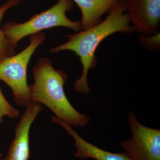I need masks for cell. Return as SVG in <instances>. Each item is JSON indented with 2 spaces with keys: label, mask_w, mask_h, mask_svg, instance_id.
<instances>
[{
  "label": "cell",
  "mask_w": 160,
  "mask_h": 160,
  "mask_svg": "<svg viewBox=\"0 0 160 160\" xmlns=\"http://www.w3.org/2000/svg\"><path fill=\"white\" fill-rule=\"evenodd\" d=\"M0 160H6V156L2 157V154L0 153Z\"/></svg>",
  "instance_id": "4fadbf2b"
},
{
  "label": "cell",
  "mask_w": 160,
  "mask_h": 160,
  "mask_svg": "<svg viewBox=\"0 0 160 160\" xmlns=\"http://www.w3.org/2000/svg\"><path fill=\"white\" fill-rule=\"evenodd\" d=\"M51 121L52 122L62 126L68 134L74 140V145L76 148V152L74 153L76 158L82 159L92 158L96 160H132L125 152L112 153L100 149L87 142L72 129L71 125L56 117L52 116Z\"/></svg>",
  "instance_id": "ba28073f"
},
{
  "label": "cell",
  "mask_w": 160,
  "mask_h": 160,
  "mask_svg": "<svg viewBox=\"0 0 160 160\" xmlns=\"http://www.w3.org/2000/svg\"><path fill=\"white\" fill-rule=\"evenodd\" d=\"M4 58L2 57H1V56H0V62H1V61H2Z\"/></svg>",
  "instance_id": "5bb4252c"
},
{
  "label": "cell",
  "mask_w": 160,
  "mask_h": 160,
  "mask_svg": "<svg viewBox=\"0 0 160 160\" xmlns=\"http://www.w3.org/2000/svg\"><path fill=\"white\" fill-rule=\"evenodd\" d=\"M108 13L106 19L97 25L76 34L68 35L69 40L67 42L50 50L52 53L70 50L79 57L82 65V73L74 84L75 90L79 93L86 95L90 93L88 82V72L96 65L95 54L100 43L116 32L130 33L134 31L130 24L126 0L118 2Z\"/></svg>",
  "instance_id": "6da1fadb"
},
{
  "label": "cell",
  "mask_w": 160,
  "mask_h": 160,
  "mask_svg": "<svg viewBox=\"0 0 160 160\" xmlns=\"http://www.w3.org/2000/svg\"><path fill=\"white\" fill-rule=\"evenodd\" d=\"M140 38L141 42L145 46L153 48H158L160 46V32H158L153 35L146 36L142 35Z\"/></svg>",
  "instance_id": "7c38bea8"
},
{
  "label": "cell",
  "mask_w": 160,
  "mask_h": 160,
  "mask_svg": "<svg viewBox=\"0 0 160 160\" xmlns=\"http://www.w3.org/2000/svg\"><path fill=\"white\" fill-rule=\"evenodd\" d=\"M77 4L82 12L80 22L83 30L89 29L101 22L103 15L122 0H72Z\"/></svg>",
  "instance_id": "9c48e42d"
},
{
  "label": "cell",
  "mask_w": 160,
  "mask_h": 160,
  "mask_svg": "<svg viewBox=\"0 0 160 160\" xmlns=\"http://www.w3.org/2000/svg\"><path fill=\"white\" fill-rule=\"evenodd\" d=\"M20 112L14 108L6 100L0 87V124L2 123L3 118L8 116L11 119L18 118Z\"/></svg>",
  "instance_id": "8fae6325"
},
{
  "label": "cell",
  "mask_w": 160,
  "mask_h": 160,
  "mask_svg": "<svg viewBox=\"0 0 160 160\" xmlns=\"http://www.w3.org/2000/svg\"><path fill=\"white\" fill-rule=\"evenodd\" d=\"M21 0H8L0 7V25L6 12L12 7L17 6ZM15 48L12 47L6 38L0 27V56L3 58L14 55Z\"/></svg>",
  "instance_id": "30bf717a"
},
{
  "label": "cell",
  "mask_w": 160,
  "mask_h": 160,
  "mask_svg": "<svg viewBox=\"0 0 160 160\" xmlns=\"http://www.w3.org/2000/svg\"><path fill=\"white\" fill-rule=\"evenodd\" d=\"M42 104L31 102L15 128V137L10 144L6 160H28L30 155L29 131L32 124L44 109Z\"/></svg>",
  "instance_id": "52a82bcc"
},
{
  "label": "cell",
  "mask_w": 160,
  "mask_h": 160,
  "mask_svg": "<svg viewBox=\"0 0 160 160\" xmlns=\"http://www.w3.org/2000/svg\"><path fill=\"white\" fill-rule=\"evenodd\" d=\"M34 82L29 86L31 102L43 104L55 115L71 126L84 127L90 118L80 113L66 97L64 86L68 79L66 72L54 69L47 58L39 59L32 69Z\"/></svg>",
  "instance_id": "7a4b0ae2"
},
{
  "label": "cell",
  "mask_w": 160,
  "mask_h": 160,
  "mask_svg": "<svg viewBox=\"0 0 160 160\" xmlns=\"http://www.w3.org/2000/svg\"><path fill=\"white\" fill-rule=\"evenodd\" d=\"M126 2L134 31L148 36L158 32L160 0H126Z\"/></svg>",
  "instance_id": "8992f818"
},
{
  "label": "cell",
  "mask_w": 160,
  "mask_h": 160,
  "mask_svg": "<svg viewBox=\"0 0 160 160\" xmlns=\"http://www.w3.org/2000/svg\"><path fill=\"white\" fill-rule=\"evenodd\" d=\"M72 0H58L57 3L46 11L35 15L25 22H9L2 28L9 42L15 48L18 42L28 35L39 33L44 29L57 26H63L79 31L82 30L80 22L69 19L67 12L73 7Z\"/></svg>",
  "instance_id": "3957f363"
},
{
  "label": "cell",
  "mask_w": 160,
  "mask_h": 160,
  "mask_svg": "<svg viewBox=\"0 0 160 160\" xmlns=\"http://www.w3.org/2000/svg\"><path fill=\"white\" fill-rule=\"evenodd\" d=\"M46 35L39 32L30 35V43L16 55L4 58L0 62V80L11 88L14 102L19 106L27 107L31 103L27 69L32 56L43 42Z\"/></svg>",
  "instance_id": "277c9868"
},
{
  "label": "cell",
  "mask_w": 160,
  "mask_h": 160,
  "mask_svg": "<svg viewBox=\"0 0 160 160\" xmlns=\"http://www.w3.org/2000/svg\"><path fill=\"white\" fill-rule=\"evenodd\" d=\"M128 119L132 137L120 142V147L132 160H160V129L144 126L133 112Z\"/></svg>",
  "instance_id": "5b68a950"
}]
</instances>
